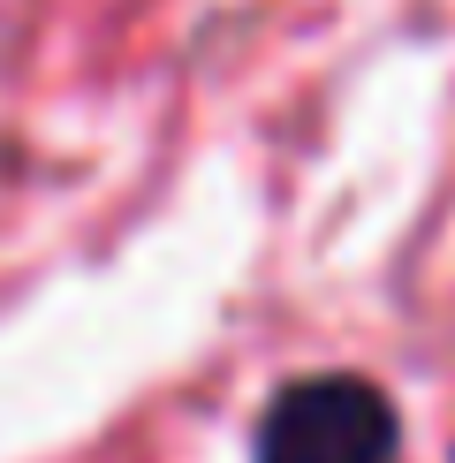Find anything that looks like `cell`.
Returning <instances> with one entry per match:
<instances>
[{"label": "cell", "instance_id": "1", "mask_svg": "<svg viewBox=\"0 0 455 463\" xmlns=\"http://www.w3.org/2000/svg\"><path fill=\"white\" fill-rule=\"evenodd\" d=\"M403 418L379 380L365 373H303L281 380L258 411L251 463H395Z\"/></svg>", "mask_w": 455, "mask_h": 463}]
</instances>
